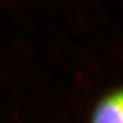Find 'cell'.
Returning a JSON list of instances; mask_svg holds the SVG:
<instances>
[{
	"label": "cell",
	"mask_w": 123,
	"mask_h": 123,
	"mask_svg": "<svg viewBox=\"0 0 123 123\" xmlns=\"http://www.w3.org/2000/svg\"><path fill=\"white\" fill-rule=\"evenodd\" d=\"M92 123H123V90L113 92L100 100Z\"/></svg>",
	"instance_id": "6da1fadb"
}]
</instances>
